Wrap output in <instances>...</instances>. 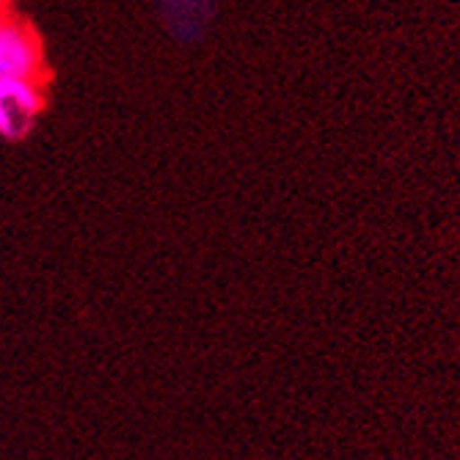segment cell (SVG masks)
I'll return each mask as SVG.
<instances>
[{
    "instance_id": "cell-1",
    "label": "cell",
    "mask_w": 460,
    "mask_h": 460,
    "mask_svg": "<svg viewBox=\"0 0 460 460\" xmlns=\"http://www.w3.org/2000/svg\"><path fill=\"white\" fill-rule=\"evenodd\" d=\"M41 108H45V94L39 89V80H4L0 83V138H25Z\"/></svg>"
},
{
    "instance_id": "cell-2",
    "label": "cell",
    "mask_w": 460,
    "mask_h": 460,
    "mask_svg": "<svg viewBox=\"0 0 460 460\" xmlns=\"http://www.w3.org/2000/svg\"><path fill=\"white\" fill-rule=\"evenodd\" d=\"M41 48L31 28L17 20L0 22V83L4 80H39Z\"/></svg>"
},
{
    "instance_id": "cell-3",
    "label": "cell",
    "mask_w": 460,
    "mask_h": 460,
    "mask_svg": "<svg viewBox=\"0 0 460 460\" xmlns=\"http://www.w3.org/2000/svg\"><path fill=\"white\" fill-rule=\"evenodd\" d=\"M160 17L174 36L196 41L216 17V0H160Z\"/></svg>"
},
{
    "instance_id": "cell-4",
    "label": "cell",
    "mask_w": 460,
    "mask_h": 460,
    "mask_svg": "<svg viewBox=\"0 0 460 460\" xmlns=\"http://www.w3.org/2000/svg\"><path fill=\"white\" fill-rule=\"evenodd\" d=\"M6 20V12H4V4H0V22H4Z\"/></svg>"
}]
</instances>
